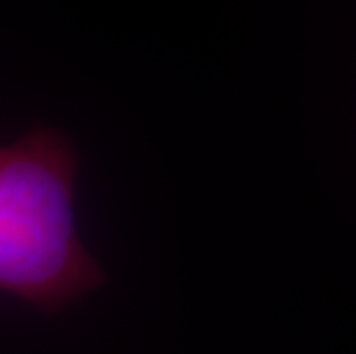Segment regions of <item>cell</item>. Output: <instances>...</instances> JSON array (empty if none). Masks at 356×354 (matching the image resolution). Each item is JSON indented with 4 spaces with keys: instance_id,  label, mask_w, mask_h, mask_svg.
Wrapping results in <instances>:
<instances>
[{
    "instance_id": "obj_1",
    "label": "cell",
    "mask_w": 356,
    "mask_h": 354,
    "mask_svg": "<svg viewBox=\"0 0 356 354\" xmlns=\"http://www.w3.org/2000/svg\"><path fill=\"white\" fill-rule=\"evenodd\" d=\"M76 154L51 129L0 145V290L60 311L102 285L74 214Z\"/></svg>"
}]
</instances>
